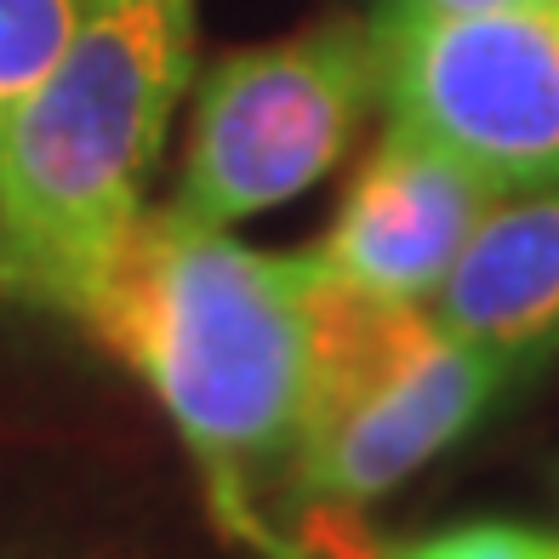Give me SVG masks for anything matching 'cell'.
Instances as JSON below:
<instances>
[{
  "mask_svg": "<svg viewBox=\"0 0 559 559\" xmlns=\"http://www.w3.org/2000/svg\"><path fill=\"white\" fill-rule=\"evenodd\" d=\"M497 200L502 189L468 160L389 120L383 143L354 171V189L343 194L314 263L360 297L428 309Z\"/></svg>",
  "mask_w": 559,
  "mask_h": 559,
  "instance_id": "8992f818",
  "label": "cell"
},
{
  "mask_svg": "<svg viewBox=\"0 0 559 559\" xmlns=\"http://www.w3.org/2000/svg\"><path fill=\"white\" fill-rule=\"evenodd\" d=\"M520 7H543V12H559V0H520Z\"/></svg>",
  "mask_w": 559,
  "mask_h": 559,
  "instance_id": "8fae6325",
  "label": "cell"
},
{
  "mask_svg": "<svg viewBox=\"0 0 559 559\" xmlns=\"http://www.w3.org/2000/svg\"><path fill=\"white\" fill-rule=\"evenodd\" d=\"M377 559H559V537L502 525V520H479V525H456V531H435V537L383 548Z\"/></svg>",
  "mask_w": 559,
  "mask_h": 559,
  "instance_id": "9c48e42d",
  "label": "cell"
},
{
  "mask_svg": "<svg viewBox=\"0 0 559 559\" xmlns=\"http://www.w3.org/2000/svg\"><path fill=\"white\" fill-rule=\"evenodd\" d=\"M194 74V0H81L0 138V302L81 320Z\"/></svg>",
  "mask_w": 559,
  "mask_h": 559,
  "instance_id": "7a4b0ae2",
  "label": "cell"
},
{
  "mask_svg": "<svg viewBox=\"0 0 559 559\" xmlns=\"http://www.w3.org/2000/svg\"><path fill=\"white\" fill-rule=\"evenodd\" d=\"M371 46L389 120L451 148L502 194L559 183V12L514 0Z\"/></svg>",
  "mask_w": 559,
  "mask_h": 559,
  "instance_id": "5b68a950",
  "label": "cell"
},
{
  "mask_svg": "<svg viewBox=\"0 0 559 559\" xmlns=\"http://www.w3.org/2000/svg\"><path fill=\"white\" fill-rule=\"evenodd\" d=\"M514 377L525 371L445 332L417 302H377L325 274L314 389L286 491L302 514H360L451 451Z\"/></svg>",
  "mask_w": 559,
  "mask_h": 559,
  "instance_id": "3957f363",
  "label": "cell"
},
{
  "mask_svg": "<svg viewBox=\"0 0 559 559\" xmlns=\"http://www.w3.org/2000/svg\"><path fill=\"white\" fill-rule=\"evenodd\" d=\"M320 286L325 269L314 251H251L160 206L132 223L81 314L166 405L217 525L269 559H286V543L263 508V486H286L309 417Z\"/></svg>",
  "mask_w": 559,
  "mask_h": 559,
  "instance_id": "6da1fadb",
  "label": "cell"
},
{
  "mask_svg": "<svg viewBox=\"0 0 559 559\" xmlns=\"http://www.w3.org/2000/svg\"><path fill=\"white\" fill-rule=\"evenodd\" d=\"M491 7H514V0H377V12L366 23H371V40H389V35H405V29H423V23L491 12Z\"/></svg>",
  "mask_w": 559,
  "mask_h": 559,
  "instance_id": "30bf717a",
  "label": "cell"
},
{
  "mask_svg": "<svg viewBox=\"0 0 559 559\" xmlns=\"http://www.w3.org/2000/svg\"><path fill=\"white\" fill-rule=\"evenodd\" d=\"M371 97L377 46L354 17L223 52L200 74L171 206L212 228L286 206L343 160Z\"/></svg>",
  "mask_w": 559,
  "mask_h": 559,
  "instance_id": "277c9868",
  "label": "cell"
},
{
  "mask_svg": "<svg viewBox=\"0 0 559 559\" xmlns=\"http://www.w3.org/2000/svg\"><path fill=\"white\" fill-rule=\"evenodd\" d=\"M81 0H0V138L74 35Z\"/></svg>",
  "mask_w": 559,
  "mask_h": 559,
  "instance_id": "ba28073f",
  "label": "cell"
},
{
  "mask_svg": "<svg viewBox=\"0 0 559 559\" xmlns=\"http://www.w3.org/2000/svg\"><path fill=\"white\" fill-rule=\"evenodd\" d=\"M428 314L520 371L559 354V183L502 194Z\"/></svg>",
  "mask_w": 559,
  "mask_h": 559,
  "instance_id": "52a82bcc",
  "label": "cell"
}]
</instances>
